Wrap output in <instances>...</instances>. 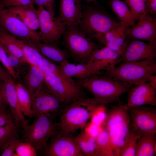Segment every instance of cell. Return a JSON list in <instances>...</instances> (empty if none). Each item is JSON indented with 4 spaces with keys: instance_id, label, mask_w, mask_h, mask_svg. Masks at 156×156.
Segmentation results:
<instances>
[{
    "instance_id": "cell-1",
    "label": "cell",
    "mask_w": 156,
    "mask_h": 156,
    "mask_svg": "<svg viewBox=\"0 0 156 156\" xmlns=\"http://www.w3.org/2000/svg\"><path fill=\"white\" fill-rule=\"evenodd\" d=\"M77 83L93 96L98 104L106 105L119 102L120 96L132 86L107 76L93 75L83 79H76Z\"/></svg>"
},
{
    "instance_id": "cell-2",
    "label": "cell",
    "mask_w": 156,
    "mask_h": 156,
    "mask_svg": "<svg viewBox=\"0 0 156 156\" xmlns=\"http://www.w3.org/2000/svg\"><path fill=\"white\" fill-rule=\"evenodd\" d=\"M131 124L125 105L114 106L106 113L104 127L109 135L114 156H119Z\"/></svg>"
},
{
    "instance_id": "cell-3",
    "label": "cell",
    "mask_w": 156,
    "mask_h": 156,
    "mask_svg": "<svg viewBox=\"0 0 156 156\" xmlns=\"http://www.w3.org/2000/svg\"><path fill=\"white\" fill-rule=\"evenodd\" d=\"M99 105L92 98L84 97L65 106L59 123L60 129L71 133L78 129H83L92 111Z\"/></svg>"
},
{
    "instance_id": "cell-4",
    "label": "cell",
    "mask_w": 156,
    "mask_h": 156,
    "mask_svg": "<svg viewBox=\"0 0 156 156\" xmlns=\"http://www.w3.org/2000/svg\"><path fill=\"white\" fill-rule=\"evenodd\" d=\"M156 73V61L145 60L122 62L105 75L131 86L148 82L151 76Z\"/></svg>"
},
{
    "instance_id": "cell-5",
    "label": "cell",
    "mask_w": 156,
    "mask_h": 156,
    "mask_svg": "<svg viewBox=\"0 0 156 156\" xmlns=\"http://www.w3.org/2000/svg\"><path fill=\"white\" fill-rule=\"evenodd\" d=\"M62 36L65 49L77 63L87 64L93 52L99 48L92 39L78 27L66 26Z\"/></svg>"
},
{
    "instance_id": "cell-6",
    "label": "cell",
    "mask_w": 156,
    "mask_h": 156,
    "mask_svg": "<svg viewBox=\"0 0 156 156\" xmlns=\"http://www.w3.org/2000/svg\"><path fill=\"white\" fill-rule=\"evenodd\" d=\"M118 21L103 9L94 5L86 6L78 27L87 36L94 39L118 25Z\"/></svg>"
},
{
    "instance_id": "cell-7",
    "label": "cell",
    "mask_w": 156,
    "mask_h": 156,
    "mask_svg": "<svg viewBox=\"0 0 156 156\" xmlns=\"http://www.w3.org/2000/svg\"><path fill=\"white\" fill-rule=\"evenodd\" d=\"M32 124L23 131L21 141L30 143L37 153L40 152L46 147L48 140L60 129L56 123L42 114H37Z\"/></svg>"
},
{
    "instance_id": "cell-8",
    "label": "cell",
    "mask_w": 156,
    "mask_h": 156,
    "mask_svg": "<svg viewBox=\"0 0 156 156\" xmlns=\"http://www.w3.org/2000/svg\"><path fill=\"white\" fill-rule=\"evenodd\" d=\"M42 70L44 73V81L48 88L65 106L85 97L83 89L73 78H67L62 74L57 76Z\"/></svg>"
},
{
    "instance_id": "cell-9",
    "label": "cell",
    "mask_w": 156,
    "mask_h": 156,
    "mask_svg": "<svg viewBox=\"0 0 156 156\" xmlns=\"http://www.w3.org/2000/svg\"><path fill=\"white\" fill-rule=\"evenodd\" d=\"M35 116L42 114L53 120L63 110L65 105L50 90L44 81L31 98Z\"/></svg>"
},
{
    "instance_id": "cell-10",
    "label": "cell",
    "mask_w": 156,
    "mask_h": 156,
    "mask_svg": "<svg viewBox=\"0 0 156 156\" xmlns=\"http://www.w3.org/2000/svg\"><path fill=\"white\" fill-rule=\"evenodd\" d=\"M41 42L58 47L60 39L66 29V25L57 17L52 16L41 5L37 10Z\"/></svg>"
},
{
    "instance_id": "cell-11",
    "label": "cell",
    "mask_w": 156,
    "mask_h": 156,
    "mask_svg": "<svg viewBox=\"0 0 156 156\" xmlns=\"http://www.w3.org/2000/svg\"><path fill=\"white\" fill-rule=\"evenodd\" d=\"M46 148L40 153L47 156H84L72 133L61 129L50 138Z\"/></svg>"
},
{
    "instance_id": "cell-12",
    "label": "cell",
    "mask_w": 156,
    "mask_h": 156,
    "mask_svg": "<svg viewBox=\"0 0 156 156\" xmlns=\"http://www.w3.org/2000/svg\"><path fill=\"white\" fill-rule=\"evenodd\" d=\"M0 28L18 39L28 42H41L38 33L30 29L8 8L0 6Z\"/></svg>"
},
{
    "instance_id": "cell-13",
    "label": "cell",
    "mask_w": 156,
    "mask_h": 156,
    "mask_svg": "<svg viewBox=\"0 0 156 156\" xmlns=\"http://www.w3.org/2000/svg\"><path fill=\"white\" fill-rule=\"evenodd\" d=\"M121 55L107 47L98 48L93 53L87 63L92 75L111 72L119 62Z\"/></svg>"
},
{
    "instance_id": "cell-14",
    "label": "cell",
    "mask_w": 156,
    "mask_h": 156,
    "mask_svg": "<svg viewBox=\"0 0 156 156\" xmlns=\"http://www.w3.org/2000/svg\"><path fill=\"white\" fill-rule=\"evenodd\" d=\"M132 125L142 133L156 134V109L149 105L127 108Z\"/></svg>"
},
{
    "instance_id": "cell-15",
    "label": "cell",
    "mask_w": 156,
    "mask_h": 156,
    "mask_svg": "<svg viewBox=\"0 0 156 156\" xmlns=\"http://www.w3.org/2000/svg\"><path fill=\"white\" fill-rule=\"evenodd\" d=\"M127 38L156 43V18L148 13L142 14L133 26L128 28Z\"/></svg>"
},
{
    "instance_id": "cell-16",
    "label": "cell",
    "mask_w": 156,
    "mask_h": 156,
    "mask_svg": "<svg viewBox=\"0 0 156 156\" xmlns=\"http://www.w3.org/2000/svg\"><path fill=\"white\" fill-rule=\"evenodd\" d=\"M156 59V43L131 39L119 62L155 61Z\"/></svg>"
},
{
    "instance_id": "cell-17",
    "label": "cell",
    "mask_w": 156,
    "mask_h": 156,
    "mask_svg": "<svg viewBox=\"0 0 156 156\" xmlns=\"http://www.w3.org/2000/svg\"><path fill=\"white\" fill-rule=\"evenodd\" d=\"M127 95V108L144 105H156V89L148 82L135 85L129 89Z\"/></svg>"
},
{
    "instance_id": "cell-18",
    "label": "cell",
    "mask_w": 156,
    "mask_h": 156,
    "mask_svg": "<svg viewBox=\"0 0 156 156\" xmlns=\"http://www.w3.org/2000/svg\"><path fill=\"white\" fill-rule=\"evenodd\" d=\"M82 0H60L57 17L67 26L78 27L81 20Z\"/></svg>"
},
{
    "instance_id": "cell-19",
    "label": "cell",
    "mask_w": 156,
    "mask_h": 156,
    "mask_svg": "<svg viewBox=\"0 0 156 156\" xmlns=\"http://www.w3.org/2000/svg\"><path fill=\"white\" fill-rule=\"evenodd\" d=\"M3 91L5 97L14 119L23 131L27 129L28 121L25 118L20 108L17 96L15 83L13 80L4 81Z\"/></svg>"
},
{
    "instance_id": "cell-20",
    "label": "cell",
    "mask_w": 156,
    "mask_h": 156,
    "mask_svg": "<svg viewBox=\"0 0 156 156\" xmlns=\"http://www.w3.org/2000/svg\"><path fill=\"white\" fill-rule=\"evenodd\" d=\"M41 54L51 61L61 65L67 62L69 56L65 49H62L58 47L38 42L29 43Z\"/></svg>"
},
{
    "instance_id": "cell-21",
    "label": "cell",
    "mask_w": 156,
    "mask_h": 156,
    "mask_svg": "<svg viewBox=\"0 0 156 156\" xmlns=\"http://www.w3.org/2000/svg\"><path fill=\"white\" fill-rule=\"evenodd\" d=\"M7 8L30 29L36 31L39 28L38 10L33 4L25 6Z\"/></svg>"
},
{
    "instance_id": "cell-22",
    "label": "cell",
    "mask_w": 156,
    "mask_h": 156,
    "mask_svg": "<svg viewBox=\"0 0 156 156\" xmlns=\"http://www.w3.org/2000/svg\"><path fill=\"white\" fill-rule=\"evenodd\" d=\"M44 73L39 66L30 64L27 71L23 77L25 87L31 97L44 81Z\"/></svg>"
},
{
    "instance_id": "cell-23",
    "label": "cell",
    "mask_w": 156,
    "mask_h": 156,
    "mask_svg": "<svg viewBox=\"0 0 156 156\" xmlns=\"http://www.w3.org/2000/svg\"><path fill=\"white\" fill-rule=\"evenodd\" d=\"M108 3L120 21L129 27L133 25L139 19L132 13L125 1L120 0H110Z\"/></svg>"
},
{
    "instance_id": "cell-24",
    "label": "cell",
    "mask_w": 156,
    "mask_h": 156,
    "mask_svg": "<svg viewBox=\"0 0 156 156\" xmlns=\"http://www.w3.org/2000/svg\"><path fill=\"white\" fill-rule=\"evenodd\" d=\"M20 124L15 119L0 127V152H2L12 141L19 139Z\"/></svg>"
},
{
    "instance_id": "cell-25",
    "label": "cell",
    "mask_w": 156,
    "mask_h": 156,
    "mask_svg": "<svg viewBox=\"0 0 156 156\" xmlns=\"http://www.w3.org/2000/svg\"><path fill=\"white\" fill-rule=\"evenodd\" d=\"M59 66L62 73L68 78L74 77L81 79L92 75L86 64L77 63L75 64L68 61Z\"/></svg>"
},
{
    "instance_id": "cell-26",
    "label": "cell",
    "mask_w": 156,
    "mask_h": 156,
    "mask_svg": "<svg viewBox=\"0 0 156 156\" xmlns=\"http://www.w3.org/2000/svg\"><path fill=\"white\" fill-rule=\"evenodd\" d=\"M155 135L152 133H142L137 142L135 156L156 155Z\"/></svg>"
},
{
    "instance_id": "cell-27",
    "label": "cell",
    "mask_w": 156,
    "mask_h": 156,
    "mask_svg": "<svg viewBox=\"0 0 156 156\" xmlns=\"http://www.w3.org/2000/svg\"><path fill=\"white\" fill-rule=\"evenodd\" d=\"M95 138V156H114L110 140L104 127H101Z\"/></svg>"
},
{
    "instance_id": "cell-28",
    "label": "cell",
    "mask_w": 156,
    "mask_h": 156,
    "mask_svg": "<svg viewBox=\"0 0 156 156\" xmlns=\"http://www.w3.org/2000/svg\"><path fill=\"white\" fill-rule=\"evenodd\" d=\"M127 25L120 21L116 27L103 34L98 35L94 39L97 40L100 38L116 42L122 45L127 44L130 40H127L126 32L128 28Z\"/></svg>"
},
{
    "instance_id": "cell-29",
    "label": "cell",
    "mask_w": 156,
    "mask_h": 156,
    "mask_svg": "<svg viewBox=\"0 0 156 156\" xmlns=\"http://www.w3.org/2000/svg\"><path fill=\"white\" fill-rule=\"evenodd\" d=\"M142 134L131 123L119 156H135L137 142Z\"/></svg>"
},
{
    "instance_id": "cell-30",
    "label": "cell",
    "mask_w": 156,
    "mask_h": 156,
    "mask_svg": "<svg viewBox=\"0 0 156 156\" xmlns=\"http://www.w3.org/2000/svg\"><path fill=\"white\" fill-rule=\"evenodd\" d=\"M19 105L25 116L32 118L35 116L32 109L31 96L28 90L21 83H15Z\"/></svg>"
},
{
    "instance_id": "cell-31",
    "label": "cell",
    "mask_w": 156,
    "mask_h": 156,
    "mask_svg": "<svg viewBox=\"0 0 156 156\" xmlns=\"http://www.w3.org/2000/svg\"><path fill=\"white\" fill-rule=\"evenodd\" d=\"M17 39L16 38L0 28V42L11 53L28 62L17 43Z\"/></svg>"
},
{
    "instance_id": "cell-32",
    "label": "cell",
    "mask_w": 156,
    "mask_h": 156,
    "mask_svg": "<svg viewBox=\"0 0 156 156\" xmlns=\"http://www.w3.org/2000/svg\"><path fill=\"white\" fill-rule=\"evenodd\" d=\"M95 137L83 130L75 137L77 144L84 156H95Z\"/></svg>"
},
{
    "instance_id": "cell-33",
    "label": "cell",
    "mask_w": 156,
    "mask_h": 156,
    "mask_svg": "<svg viewBox=\"0 0 156 156\" xmlns=\"http://www.w3.org/2000/svg\"><path fill=\"white\" fill-rule=\"evenodd\" d=\"M17 43L27 62L39 66L44 56L28 42L17 38Z\"/></svg>"
},
{
    "instance_id": "cell-34",
    "label": "cell",
    "mask_w": 156,
    "mask_h": 156,
    "mask_svg": "<svg viewBox=\"0 0 156 156\" xmlns=\"http://www.w3.org/2000/svg\"><path fill=\"white\" fill-rule=\"evenodd\" d=\"M4 48L7 54L10 66L15 73L21 79L27 73L30 64L13 55Z\"/></svg>"
},
{
    "instance_id": "cell-35",
    "label": "cell",
    "mask_w": 156,
    "mask_h": 156,
    "mask_svg": "<svg viewBox=\"0 0 156 156\" xmlns=\"http://www.w3.org/2000/svg\"><path fill=\"white\" fill-rule=\"evenodd\" d=\"M105 105H99L94 109L90 117L91 122L99 127L104 124L106 116Z\"/></svg>"
},
{
    "instance_id": "cell-36",
    "label": "cell",
    "mask_w": 156,
    "mask_h": 156,
    "mask_svg": "<svg viewBox=\"0 0 156 156\" xmlns=\"http://www.w3.org/2000/svg\"><path fill=\"white\" fill-rule=\"evenodd\" d=\"M124 1L132 13L138 18L146 13L145 3L141 0Z\"/></svg>"
},
{
    "instance_id": "cell-37",
    "label": "cell",
    "mask_w": 156,
    "mask_h": 156,
    "mask_svg": "<svg viewBox=\"0 0 156 156\" xmlns=\"http://www.w3.org/2000/svg\"><path fill=\"white\" fill-rule=\"evenodd\" d=\"M16 156H36L37 153L34 148L29 143L21 141L15 148Z\"/></svg>"
},
{
    "instance_id": "cell-38",
    "label": "cell",
    "mask_w": 156,
    "mask_h": 156,
    "mask_svg": "<svg viewBox=\"0 0 156 156\" xmlns=\"http://www.w3.org/2000/svg\"><path fill=\"white\" fill-rule=\"evenodd\" d=\"M0 62L5 68L6 70L11 76L13 80L20 79L13 71L10 66L8 56L5 48L0 42Z\"/></svg>"
},
{
    "instance_id": "cell-39",
    "label": "cell",
    "mask_w": 156,
    "mask_h": 156,
    "mask_svg": "<svg viewBox=\"0 0 156 156\" xmlns=\"http://www.w3.org/2000/svg\"><path fill=\"white\" fill-rule=\"evenodd\" d=\"M33 4L32 0H0V6L5 8L25 6Z\"/></svg>"
},
{
    "instance_id": "cell-40",
    "label": "cell",
    "mask_w": 156,
    "mask_h": 156,
    "mask_svg": "<svg viewBox=\"0 0 156 156\" xmlns=\"http://www.w3.org/2000/svg\"><path fill=\"white\" fill-rule=\"evenodd\" d=\"M34 3L38 5H41L45 7L50 13L54 16L55 12L54 4L55 0H32Z\"/></svg>"
},
{
    "instance_id": "cell-41",
    "label": "cell",
    "mask_w": 156,
    "mask_h": 156,
    "mask_svg": "<svg viewBox=\"0 0 156 156\" xmlns=\"http://www.w3.org/2000/svg\"><path fill=\"white\" fill-rule=\"evenodd\" d=\"M14 120L10 111L7 109L0 110V127L4 126Z\"/></svg>"
},
{
    "instance_id": "cell-42",
    "label": "cell",
    "mask_w": 156,
    "mask_h": 156,
    "mask_svg": "<svg viewBox=\"0 0 156 156\" xmlns=\"http://www.w3.org/2000/svg\"><path fill=\"white\" fill-rule=\"evenodd\" d=\"M20 141L19 139L11 142L2 152V156H16L15 150L16 146Z\"/></svg>"
},
{
    "instance_id": "cell-43",
    "label": "cell",
    "mask_w": 156,
    "mask_h": 156,
    "mask_svg": "<svg viewBox=\"0 0 156 156\" xmlns=\"http://www.w3.org/2000/svg\"><path fill=\"white\" fill-rule=\"evenodd\" d=\"M3 83L4 81L0 79V110L6 109L8 105L3 91Z\"/></svg>"
},
{
    "instance_id": "cell-44",
    "label": "cell",
    "mask_w": 156,
    "mask_h": 156,
    "mask_svg": "<svg viewBox=\"0 0 156 156\" xmlns=\"http://www.w3.org/2000/svg\"><path fill=\"white\" fill-rule=\"evenodd\" d=\"M146 13L153 15L156 14V0H147L145 3Z\"/></svg>"
},
{
    "instance_id": "cell-45",
    "label": "cell",
    "mask_w": 156,
    "mask_h": 156,
    "mask_svg": "<svg viewBox=\"0 0 156 156\" xmlns=\"http://www.w3.org/2000/svg\"><path fill=\"white\" fill-rule=\"evenodd\" d=\"M0 79L3 81H9L13 80L10 75L6 70L2 67L0 62Z\"/></svg>"
},
{
    "instance_id": "cell-46",
    "label": "cell",
    "mask_w": 156,
    "mask_h": 156,
    "mask_svg": "<svg viewBox=\"0 0 156 156\" xmlns=\"http://www.w3.org/2000/svg\"><path fill=\"white\" fill-rule=\"evenodd\" d=\"M155 88L156 89V75H153L151 77L148 82Z\"/></svg>"
},
{
    "instance_id": "cell-47",
    "label": "cell",
    "mask_w": 156,
    "mask_h": 156,
    "mask_svg": "<svg viewBox=\"0 0 156 156\" xmlns=\"http://www.w3.org/2000/svg\"><path fill=\"white\" fill-rule=\"evenodd\" d=\"M87 3H91L92 2H94L97 0H83Z\"/></svg>"
},
{
    "instance_id": "cell-48",
    "label": "cell",
    "mask_w": 156,
    "mask_h": 156,
    "mask_svg": "<svg viewBox=\"0 0 156 156\" xmlns=\"http://www.w3.org/2000/svg\"><path fill=\"white\" fill-rule=\"evenodd\" d=\"M141 0L145 3L147 0Z\"/></svg>"
}]
</instances>
